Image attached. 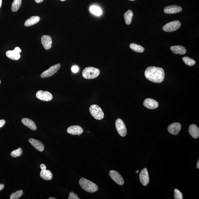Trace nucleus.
Returning a JSON list of instances; mask_svg holds the SVG:
<instances>
[{
  "mask_svg": "<svg viewBox=\"0 0 199 199\" xmlns=\"http://www.w3.org/2000/svg\"><path fill=\"white\" fill-rule=\"evenodd\" d=\"M144 75L148 80L155 83H160L164 79L165 73L161 67L150 66L144 72Z\"/></svg>",
  "mask_w": 199,
  "mask_h": 199,
  "instance_id": "1",
  "label": "nucleus"
},
{
  "mask_svg": "<svg viewBox=\"0 0 199 199\" xmlns=\"http://www.w3.org/2000/svg\"><path fill=\"white\" fill-rule=\"evenodd\" d=\"M79 183L82 189L87 192L93 193L98 190V187L96 184L84 178H81Z\"/></svg>",
  "mask_w": 199,
  "mask_h": 199,
  "instance_id": "2",
  "label": "nucleus"
},
{
  "mask_svg": "<svg viewBox=\"0 0 199 199\" xmlns=\"http://www.w3.org/2000/svg\"><path fill=\"white\" fill-rule=\"evenodd\" d=\"M100 73L99 69L93 67H88L83 69L82 75L83 77L87 79H92L98 77Z\"/></svg>",
  "mask_w": 199,
  "mask_h": 199,
  "instance_id": "3",
  "label": "nucleus"
},
{
  "mask_svg": "<svg viewBox=\"0 0 199 199\" xmlns=\"http://www.w3.org/2000/svg\"><path fill=\"white\" fill-rule=\"evenodd\" d=\"M89 111L91 115L97 120H102L104 118V113L100 107L96 104L91 105L90 107Z\"/></svg>",
  "mask_w": 199,
  "mask_h": 199,
  "instance_id": "4",
  "label": "nucleus"
},
{
  "mask_svg": "<svg viewBox=\"0 0 199 199\" xmlns=\"http://www.w3.org/2000/svg\"><path fill=\"white\" fill-rule=\"evenodd\" d=\"M181 25V23L179 21H174L165 24L163 27V30L165 32H171L177 30Z\"/></svg>",
  "mask_w": 199,
  "mask_h": 199,
  "instance_id": "5",
  "label": "nucleus"
},
{
  "mask_svg": "<svg viewBox=\"0 0 199 199\" xmlns=\"http://www.w3.org/2000/svg\"><path fill=\"white\" fill-rule=\"evenodd\" d=\"M116 129L120 136L124 137L126 136L127 134V128L123 120L120 119H118L116 120Z\"/></svg>",
  "mask_w": 199,
  "mask_h": 199,
  "instance_id": "6",
  "label": "nucleus"
},
{
  "mask_svg": "<svg viewBox=\"0 0 199 199\" xmlns=\"http://www.w3.org/2000/svg\"><path fill=\"white\" fill-rule=\"evenodd\" d=\"M61 67V65L59 63L52 66L47 70L45 71L40 75V77L42 78H46L50 77L55 74L59 71Z\"/></svg>",
  "mask_w": 199,
  "mask_h": 199,
  "instance_id": "7",
  "label": "nucleus"
},
{
  "mask_svg": "<svg viewBox=\"0 0 199 199\" xmlns=\"http://www.w3.org/2000/svg\"><path fill=\"white\" fill-rule=\"evenodd\" d=\"M109 176L118 185H123L124 184V181L123 177L119 172L113 170L110 171Z\"/></svg>",
  "mask_w": 199,
  "mask_h": 199,
  "instance_id": "8",
  "label": "nucleus"
},
{
  "mask_svg": "<svg viewBox=\"0 0 199 199\" xmlns=\"http://www.w3.org/2000/svg\"><path fill=\"white\" fill-rule=\"evenodd\" d=\"M36 95L37 99L43 101H50L53 98L51 94L48 91H39L36 93Z\"/></svg>",
  "mask_w": 199,
  "mask_h": 199,
  "instance_id": "9",
  "label": "nucleus"
},
{
  "mask_svg": "<svg viewBox=\"0 0 199 199\" xmlns=\"http://www.w3.org/2000/svg\"><path fill=\"white\" fill-rule=\"evenodd\" d=\"M40 168L41 169L40 173L41 177L46 180H50L52 179V174L50 170H46V166L44 164H41Z\"/></svg>",
  "mask_w": 199,
  "mask_h": 199,
  "instance_id": "10",
  "label": "nucleus"
},
{
  "mask_svg": "<svg viewBox=\"0 0 199 199\" xmlns=\"http://www.w3.org/2000/svg\"><path fill=\"white\" fill-rule=\"evenodd\" d=\"M140 179L143 185H147L149 182V174L147 169L144 168L141 170L140 174Z\"/></svg>",
  "mask_w": 199,
  "mask_h": 199,
  "instance_id": "11",
  "label": "nucleus"
},
{
  "mask_svg": "<svg viewBox=\"0 0 199 199\" xmlns=\"http://www.w3.org/2000/svg\"><path fill=\"white\" fill-rule=\"evenodd\" d=\"M181 128V125L180 123H174L169 126L168 131L170 134L176 136L179 134Z\"/></svg>",
  "mask_w": 199,
  "mask_h": 199,
  "instance_id": "12",
  "label": "nucleus"
},
{
  "mask_svg": "<svg viewBox=\"0 0 199 199\" xmlns=\"http://www.w3.org/2000/svg\"><path fill=\"white\" fill-rule=\"evenodd\" d=\"M67 132L71 135L79 136L83 132V130L82 128L79 125H73L69 127L67 129Z\"/></svg>",
  "mask_w": 199,
  "mask_h": 199,
  "instance_id": "13",
  "label": "nucleus"
},
{
  "mask_svg": "<svg viewBox=\"0 0 199 199\" xmlns=\"http://www.w3.org/2000/svg\"><path fill=\"white\" fill-rule=\"evenodd\" d=\"M144 106L149 109H155L158 108V103L155 100L148 98L144 100L143 103Z\"/></svg>",
  "mask_w": 199,
  "mask_h": 199,
  "instance_id": "14",
  "label": "nucleus"
},
{
  "mask_svg": "<svg viewBox=\"0 0 199 199\" xmlns=\"http://www.w3.org/2000/svg\"><path fill=\"white\" fill-rule=\"evenodd\" d=\"M182 9L181 7L177 5H170L165 7L164 12L166 14H174L181 12Z\"/></svg>",
  "mask_w": 199,
  "mask_h": 199,
  "instance_id": "15",
  "label": "nucleus"
},
{
  "mask_svg": "<svg viewBox=\"0 0 199 199\" xmlns=\"http://www.w3.org/2000/svg\"><path fill=\"white\" fill-rule=\"evenodd\" d=\"M41 41L45 49L49 50L51 47L52 40L51 37L49 35H44L41 37Z\"/></svg>",
  "mask_w": 199,
  "mask_h": 199,
  "instance_id": "16",
  "label": "nucleus"
},
{
  "mask_svg": "<svg viewBox=\"0 0 199 199\" xmlns=\"http://www.w3.org/2000/svg\"><path fill=\"white\" fill-rule=\"evenodd\" d=\"M29 142L35 149L40 152L44 151V146L42 142L38 140L30 138L29 140Z\"/></svg>",
  "mask_w": 199,
  "mask_h": 199,
  "instance_id": "17",
  "label": "nucleus"
},
{
  "mask_svg": "<svg viewBox=\"0 0 199 199\" xmlns=\"http://www.w3.org/2000/svg\"><path fill=\"white\" fill-rule=\"evenodd\" d=\"M189 134L193 138L197 139L198 138L199 129L196 125L191 124L189 126Z\"/></svg>",
  "mask_w": 199,
  "mask_h": 199,
  "instance_id": "18",
  "label": "nucleus"
},
{
  "mask_svg": "<svg viewBox=\"0 0 199 199\" xmlns=\"http://www.w3.org/2000/svg\"><path fill=\"white\" fill-rule=\"evenodd\" d=\"M170 50L173 53L183 55L186 53V50L185 47L181 46H175L170 47Z\"/></svg>",
  "mask_w": 199,
  "mask_h": 199,
  "instance_id": "19",
  "label": "nucleus"
},
{
  "mask_svg": "<svg viewBox=\"0 0 199 199\" xmlns=\"http://www.w3.org/2000/svg\"><path fill=\"white\" fill-rule=\"evenodd\" d=\"M22 122L24 125H25L26 127L31 129V130L33 131L36 130V125L32 120L27 119V118H24V119H22Z\"/></svg>",
  "mask_w": 199,
  "mask_h": 199,
  "instance_id": "20",
  "label": "nucleus"
},
{
  "mask_svg": "<svg viewBox=\"0 0 199 199\" xmlns=\"http://www.w3.org/2000/svg\"><path fill=\"white\" fill-rule=\"evenodd\" d=\"M6 55L9 59L13 60H18L20 58V53L14 49V50L7 51L6 52Z\"/></svg>",
  "mask_w": 199,
  "mask_h": 199,
  "instance_id": "21",
  "label": "nucleus"
},
{
  "mask_svg": "<svg viewBox=\"0 0 199 199\" xmlns=\"http://www.w3.org/2000/svg\"><path fill=\"white\" fill-rule=\"evenodd\" d=\"M40 20V18L39 16H32L26 20L24 25L26 27H29L38 23Z\"/></svg>",
  "mask_w": 199,
  "mask_h": 199,
  "instance_id": "22",
  "label": "nucleus"
},
{
  "mask_svg": "<svg viewBox=\"0 0 199 199\" xmlns=\"http://www.w3.org/2000/svg\"><path fill=\"white\" fill-rule=\"evenodd\" d=\"M133 16V12L132 10H128L124 14V17L125 23L127 25H129L131 23Z\"/></svg>",
  "mask_w": 199,
  "mask_h": 199,
  "instance_id": "23",
  "label": "nucleus"
},
{
  "mask_svg": "<svg viewBox=\"0 0 199 199\" xmlns=\"http://www.w3.org/2000/svg\"><path fill=\"white\" fill-rule=\"evenodd\" d=\"M129 47L131 49H132L134 51L142 53L144 51V48L142 46L139 45L134 44V43H131L129 45Z\"/></svg>",
  "mask_w": 199,
  "mask_h": 199,
  "instance_id": "24",
  "label": "nucleus"
},
{
  "mask_svg": "<svg viewBox=\"0 0 199 199\" xmlns=\"http://www.w3.org/2000/svg\"><path fill=\"white\" fill-rule=\"evenodd\" d=\"M22 5V0H14L12 4V10L13 12H16L19 9Z\"/></svg>",
  "mask_w": 199,
  "mask_h": 199,
  "instance_id": "25",
  "label": "nucleus"
},
{
  "mask_svg": "<svg viewBox=\"0 0 199 199\" xmlns=\"http://www.w3.org/2000/svg\"><path fill=\"white\" fill-rule=\"evenodd\" d=\"M90 11L94 14L95 15L99 16L102 14V11L101 9L98 7L95 6H93L90 7Z\"/></svg>",
  "mask_w": 199,
  "mask_h": 199,
  "instance_id": "26",
  "label": "nucleus"
},
{
  "mask_svg": "<svg viewBox=\"0 0 199 199\" xmlns=\"http://www.w3.org/2000/svg\"><path fill=\"white\" fill-rule=\"evenodd\" d=\"M182 60L186 65L189 66H192L196 64V61L191 58L187 57H185L182 58Z\"/></svg>",
  "mask_w": 199,
  "mask_h": 199,
  "instance_id": "27",
  "label": "nucleus"
},
{
  "mask_svg": "<svg viewBox=\"0 0 199 199\" xmlns=\"http://www.w3.org/2000/svg\"><path fill=\"white\" fill-rule=\"evenodd\" d=\"M23 191L22 190L17 191L16 192L13 193L10 197V199H18L23 194Z\"/></svg>",
  "mask_w": 199,
  "mask_h": 199,
  "instance_id": "28",
  "label": "nucleus"
},
{
  "mask_svg": "<svg viewBox=\"0 0 199 199\" xmlns=\"http://www.w3.org/2000/svg\"><path fill=\"white\" fill-rule=\"evenodd\" d=\"M22 150L21 148H18L17 149L15 150L11 153V156L13 157H19L22 155Z\"/></svg>",
  "mask_w": 199,
  "mask_h": 199,
  "instance_id": "29",
  "label": "nucleus"
},
{
  "mask_svg": "<svg viewBox=\"0 0 199 199\" xmlns=\"http://www.w3.org/2000/svg\"><path fill=\"white\" fill-rule=\"evenodd\" d=\"M174 197L175 199H182L183 195L181 192L177 189H174Z\"/></svg>",
  "mask_w": 199,
  "mask_h": 199,
  "instance_id": "30",
  "label": "nucleus"
},
{
  "mask_svg": "<svg viewBox=\"0 0 199 199\" xmlns=\"http://www.w3.org/2000/svg\"><path fill=\"white\" fill-rule=\"evenodd\" d=\"M68 199H80L78 197V195L74 192H71L69 193Z\"/></svg>",
  "mask_w": 199,
  "mask_h": 199,
  "instance_id": "31",
  "label": "nucleus"
},
{
  "mask_svg": "<svg viewBox=\"0 0 199 199\" xmlns=\"http://www.w3.org/2000/svg\"><path fill=\"white\" fill-rule=\"evenodd\" d=\"M71 70H72V72L73 73H76L78 72L79 70V68L76 66H74L71 68Z\"/></svg>",
  "mask_w": 199,
  "mask_h": 199,
  "instance_id": "32",
  "label": "nucleus"
},
{
  "mask_svg": "<svg viewBox=\"0 0 199 199\" xmlns=\"http://www.w3.org/2000/svg\"><path fill=\"white\" fill-rule=\"evenodd\" d=\"M5 124V121L4 120H0V128L3 126Z\"/></svg>",
  "mask_w": 199,
  "mask_h": 199,
  "instance_id": "33",
  "label": "nucleus"
},
{
  "mask_svg": "<svg viewBox=\"0 0 199 199\" xmlns=\"http://www.w3.org/2000/svg\"><path fill=\"white\" fill-rule=\"evenodd\" d=\"M4 187L5 186L3 184H0V191L2 190Z\"/></svg>",
  "mask_w": 199,
  "mask_h": 199,
  "instance_id": "34",
  "label": "nucleus"
},
{
  "mask_svg": "<svg viewBox=\"0 0 199 199\" xmlns=\"http://www.w3.org/2000/svg\"><path fill=\"white\" fill-rule=\"evenodd\" d=\"M44 0H35V1L37 3H40L42 2Z\"/></svg>",
  "mask_w": 199,
  "mask_h": 199,
  "instance_id": "35",
  "label": "nucleus"
},
{
  "mask_svg": "<svg viewBox=\"0 0 199 199\" xmlns=\"http://www.w3.org/2000/svg\"><path fill=\"white\" fill-rule=\"evenodd\" d=\"M197 167L198 169H199V160H198L197 163Z\"/></svg>",
  "mask_w": 199,
  "mask_h": 199,
  "instance_id": "36",
  "label": "nucleus"
},
{
  "mask_svg": "<svg viewBox=\"0 0 199 199\" xmlns=\"http://www.w3.org/2000/svg\"><path fill=\"white\" fill-rule=\"evenodd\" d=\"M2 0H0V8L2 7Z\"/></svg>",
  "mask_w": 199,
  "mask_h": 199,
  "instance_id": "37",
  "label": "nucleus"
},
{
  "mask_svg": "<svg viewBox=\"0 0 199 199\" xmlns=\"http://www.w3.org/2000/svg\"><path fill=\"white\" fill-rule=\"evenodd\" d=\"M48 199H56V198L54 197H51L50 198H48Z\"/></svg>",
  "mask_w": 199,
  "mask_h": 199,
  "instance_id": "38",
  "label": "nucleus"
},
{
  "mask_svg": "<svg viewBox=\"0 0 199 199\" xmlns=\"http://www.w3.org/2000/svg\"><path fill=\"white\" fill-rule=\"evenodd\" d=\"M139 172V170H137L136 171V173H138Z\"/></svg>",
  "mask_w": 199,
  "mask_h": 199,
  "instance_id": "39",
  "label": "nucleus"
},
{
  "mask_svg": "<svg viewBox=\"0 0 199 199\" xmlns=\"http://www.w3.org/2000/svg\"><path fill=\"white\" fill-rule=\"evenodd\" d=\"M60 1H66V0H60Z\"/></svg>",
  "mask_w": 199,
  "mask_h": 199,
  "instance_id": "40",
  "label": "nucleus"
},
{
  "mask_svg": "<svg viewBox=\"0 0 199 199\" xmlns=\"http://www.w3.org/2000/svg\"><path fill=\"white\" fill-rule=\"evenodd\" d=\"M129 1H134V0H129Z\"/></svg>",
  "mask_w": 199,
  "mask_h": 199,
  "instance_id": "41",
  "label": "nucleus"
},
{
  "mask_svg": "<svg viewBox=\"0 0 199 199\" xmlns=\"http://www.w3.org/2000/svg\"><path fill=\"white\" fill-rule=\"evenodd\" d=\"M1 80H0V83H1Z\"/></svg>",
  "mask_w": 199,
  "mask_h": 199,
  "instance_id": "42",
  "label": "nucleus"
}]
</instances>
